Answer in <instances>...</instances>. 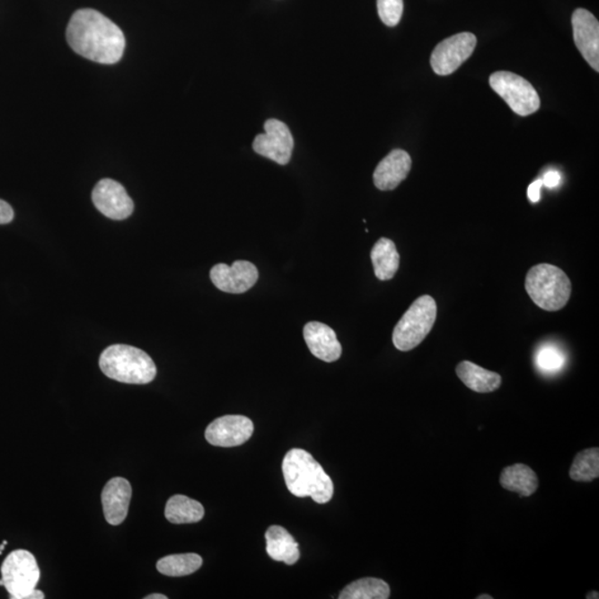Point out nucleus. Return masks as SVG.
Returning a JSON list of instances; mask_svg holds the SVG:
<instances>
[{"label":"nucleus","mask_w":599,"mask_h":599,"mask_svg":"<svg viewBox=\"0 0 599 599\" xmlns=\"http://www.w3.org/2000/svg\"><path fill=\"white\" fill-rule=\"evenodd\" d=\"M145 599H168V597L163 595V594H151V595L145 596Z\"/></svg>","instance_id":"c756f323"},{"label":"nucleus","mask_w":599,"mask_h":599,"mask_svg":"<svg viewBox=\"0 0 599 599\" xmlns=\"http://www.w3.org/2000/svg\"><path fill=\"white\" fill-rule=\"evenodd\" d=\"M210 279L220 291L240 295L256 285L259 272L257 267L249 261H235L231 267L219 263L211 269Z\"/></svg>","instance_id":"f8f14e48"},{"label":"nucleus","mask_w":599,"mask_h":599,"mask_svg":"<svg viewBox=\"0 0 599 599\" xmlns=\"http://www.w3.org/2000/svg\"><path fill=\"white\" fill-rule=\"evenodd\" d=\"M132 495L131 485L124 478H113L101 493V502L106 521L111 525H120L128 515Z\"/></svg>","instance_id":"2eb2a0df"},{"label":"nucleus","mask_w":599,"mask_h":599,"mask_svg":"<svg viewBox=\"0 0 599 599\" xmlns=\"http://www.w3.org/2000/svg\"><path fill=\"white\" fill-rule=\"evenodd\" d=\"M525 289L537 306L555 313L568 304L572 295V283L562 269L541 263L528 271Z\"/></svg>","instance_id":"20e7f679"},{"label":"nucleus","mask_w":599,"mask_h":599,"mask_svg":"<svg viewBox=\"0 0 599 599\" xmlns=\"http://www.w3.org/2000/svg\"><path fill=\"white\" fill-rule=\"evenodd\" d=\"M412 159L407 151L395 149L377 164L374 181L382 191L394 190L411 172Z\"/></svg>","instance_id":"4468645a"},{"label":"nucleus","mask_w":599,"mask_h":599,"mask_svg":"<svg viewBox=\"0 0 599 599\" xmlns=\"http://www.w3.org/2000/svg\"><path fill=\"white\" fill-rule=\"evenodd\" d=\"M2 577L11 598L23 599L36 588L40 579V569L31 551L17 550L4 560Z\"/></svg>","instance_id":"423d86ee"},{"label":"nucleus","mask_w":599,"mask_h":599,"mask_svg":"<svg viewBox=\"0 0 599 599\" xmlns=\"http://www.w3.org/2000/svg\"><path fill=\"white\" fill-rule=\"evenodd\" d=\"M202 563L201 556L195 553L169 555L158 560L157 569L166 577H181L197 572Z\"/></svg>","instance_id":"5701e85b"},{"label":"nucleus","mask_w":599,"mask_h":599,"mask_svg":"<svg viewBox=\"0 0 599 599\" xmlns=\"http://www.w3.org/2000/svg\"><path fill=\"white\" fill-rule=\"evenodd\" d=\"M566 362L564 353L558 347L544 346L537 353L536 363L545 374H554L562 370Z\"/></svg>","instance_id":"393cba45"},{"label":"nucleus","mask_w":599,"mask_h":599,"mask_svg":"<svg viewBox=\"0 0 599 599\" xmlns=\"http://www.w3.org/2000/svg\"><path fill=\"white\" fill-rule=\"evenodd\" d=\"M542 181H543V186L547 188L558 187L560 182V174L558 172H547Z\"/></svg>","instance_id":"c85d7f7f"},{"label":"nucleus","mask_w":599,"mask_h":599,"mask_svg":"<svg viewBox=\"0 0 599 599\" xmlns=\"http://www.w3.org/2000/svg\"><path fill=\"white\" fill-rule=\"evenodd\" d=\"M66 37L75 53L94 63L113 65L124 55V32L110 18L93 9L75 12Z\"/></svg>","instance_id":"f257e3e1"},{"label":"nucleus","mask_w":599,"mask_h":599,"mask_svg":"<svg viewBox=\"0 0 599 599\" xmlns=\"http://www.w3.org/2000/svg\"><path fill=\"white\" fill-rule=\"evenodd\" d=\"M543 187V181L542 179L531 183V186L528 187L527 196L530 198V200L533 204H536L541 200V189Z\"/></svg>","instance_id":"cd10ccee"},{"label":"nucleus","mask_w":599,"mask_h":599,"mask_svg":"<svg viewBox=\"0 0 599 599\" xmlns=\"http://www.w3.org/2000/svg\"><path fill=\"white\" fill-rule=\"evenodd\" d=\"M164 515L172 524H191L204 518L205 508L196 499L185 495H173L168 499Z\"/></svg>","instance_id":"412c9836"},{"label":"nucleus","mask_w":599,"mask_h":599,"mask_svg":"<svg viewBox=\"0 0 599 599\" xmlns=\"http://www.w3.org/2000/svg\"><path fill=\"white\" fill-rule=\"evenodd\" d=\"M489 84L517 115L530 116L540 110L539 93L521 75L509 72L494 73L490 75Z\"/></svg>","instance_id":"0eeeda50"},{"label":"nucleus","mask_w":599,"mask_h":599,"mask_svg":"<svg viewBox=\"0 0 599 599\" xmlns=\"http://www.w3.org/2000/svg\"><path fill=\"white\" fill-rule=\"evenodd\" d=\"M267 553L277 562L295 565L300 559L299 544L285 527L273 525L266 533Z\"/></svg>","instance_id":"f3484780"},{"label":"nucleus","mask_w":599,"mask_h":599,"mask_svg":"<svg viewBox=\"0 0 599 599\" xmlns=\"http://www.w3.org/2000/svg\"><path fill=\"white\" fill-rule=\"evenodd\" d=\"M478 599H493V597L487 595V594H484V595L478 596Z\"/></svg>","instance_id":"473e14b6"},{"label":"nucleus","mask_w":599,"mask_h":599,"mask_svg":"<svg viewBox=\"0 0 599 599\" xmlns=\"http://www.w3.org/2000/svg\"><path fill=\"white\" fill-rule=\"evenodd\" d=\"M253 430V422L249 418L225 415L209 424L206 430V440L214 446H239L252 436Z\"/></svg>","instance_id":"9b49d317"},{"label":"nucleus","mask_w":599,"mask_h":599,"mask_svg":"<svg viewBox=\"0 0 599 599\" xmlns=\"http://www.w3.org/2000/svg\"><path fill=\"white\" fill-rule=\"evenodd\" d=\"M304 337L311 353L320 360L336 362L342 355L341 343L336 332L327 324L315 321L305 324Z\"/></svg>","instance_id":"dca6fc26"},{"label":"nucleus","mask_w":599,"mask_h":599,"mask_svg":"<svg viewBox=\"0 0 599 599\" xmlns=\"http://www.w3.org/2000/svg\"><path fill=\"white\" fill-rule=\"evenodd\" d=\"M456 374L470 390L478 393L494 392L502 384L501 375L470 361L461 362L456 367Z\"/></svg>","instance_id":"a211bd4d"},{"label":"nucleus","mask_w":599,"mask_h":599,"mask_svg":"<svg viewBox=\"0 0 599 599\" xmlns=\"http://www.w3.org/2000/svg\"><path fill=\"white\" fill-rule=\"evenodd\" d=\"M499 482L503 489L518 493L522 498L531 497L539 489V478L525 464H514L504 469Z\"/></svg>","instance_id":"6ab92c4d"},{"label":"nucleus","mask_w":599,"mask_h":599,"mask_svg":"<svg viewBox=\"0 0 599 599\" xmlns=\"http://www.w3.org/2000/svg\"><path fill=\"white\" fill-rule=\"evenodd\" d=\"M94 207L107 218L125 220L134 211V201L127 193L124 186L111 179H102L92 191Z\"/></svg>","instance_id":"9d476101"},{"label":"nucleus","mask_w":599,"mask_h":599,"mask_svg":"<svg viewBox=\"0 0 599 599\" xmlns=\"http://www.w3.org/2000/svg\"><path fill=\"white\" fill-rule=\"evenodd\" d=\"M7 544H8V542H7V541H4L3 543H2V545H0V555L3 554V551L4 550V547L7 546Z\"/></svg>","instance_id":"2f4dec72"},{"label":"nucleus","mask_w":599,"mask_h":599,"mask_svg":"<svg viewBox=\"0 0 599 599\" xmlns=\"http://www.w3.org/2000/svg\"><path fill=\"white\" fill-rule=\"evenodd\" d=\"M0 586H4L3 579H0Z\"/></svg>","instance_id":"72a5a7b5"},{"label":"nucleus","mask_w":599,"mask_h":599,"mask_svg":"<svg viewBox=\"0 0 599 599\" xmlns=\"http://www.w3.org/2000/svg\"><path fill=\"white\" fill-rule=\"evenodd\" d=\"M575 45L589 66L599 72V23L586 9H577L572 17Z\"/></svg>","instance_id":"ddd939ff"},{"label":"nucleus","mask_w":599,"mask_h":599,"mask_svg":"<svg viewBox=\"0 0 599 599\" xmlns=\"http://www.w3.org/2000/svg\"><path fill=\"white\" fill-rule=\"evenodd\" d=\"M264 134L258 135L253 141V150L257 154L286 166L289 163L294 151L295 141L285 122L269 119L264 124Z\"/></svg>","instance_id":"1a4fd4ad"},{"label":"nucleus","mask_w":599,"mask_h":599,"mask_svg":"<svg viewBox=\"0 0 599 599\" xmlns=\"http://www.w3.org/2000/svg\"><path fill=\"white\" fill-rule=\"evenodd\" d=\"M371 260L377 279L381 281L392 279L400 268V254L392 240L381 238L372 249Z\"/></svg>","instance_id":"aec40b11"},{"label":"nucleus","mask_w":599,"mask_h":599,"mask_svg":"<svg viewBox=\"0 0 599 599\" xmlns=\"http://www.w3.org/2000/svg\"><path fill=\"white\" fill-rule=\"evenodd\" d=\"M437 305L430 295H422L395 325L393 344L398 350L408 352L421 344L436 324Z\"/></svg>","instance_id":"39448f33"},{"label":"nucleus","mask_w":599,"mask_h":599,"mask_svg":"<svg viewBox=\"0 0 599 599\" xmlns=\"http://www.w3.org/2000/svg\"><path fill=\"white\" fill-rule=\"evenodd\" d=\"M13 210L11 205L6 201L0 200V225H7L12 223L13 219Z\"/></svg>","instance_id":"bb28decb"},{"label":"nucleus","mask_w":599,"mask_h":599,"mask_svg":"<svg viewBox=\"0 0 599 599\" xmlns=\"http://www.w3.org/2000/svg\"><path fill=\"white\" fill-rule=\"evenodd\" d=\"M99 366L103 374L121 383L148 384L157 375V367L147 353L125 344L107 348Z\"/></svg>","instance_id":"7ed1b4c3"},{"label":"nucleus","mask_w":599,"mask_h":599,"mask_svg":"<svg viewBox=\"0 0 599 599\" xmlns=\"http://www.w3.org/2000/svg\"><path fill=\"white\" fill-rule=\"evenodd\" d=\"M377 11L386 26L394 27L402 18L403 0H377Z\"/></svg>","instance_id":"a878e982"},{"label":"nucleus","mask_w":599,"mask_h":599,"mask_svg":"<svg viewBox=\"0 0 599 599\" xmlns=\"http://www.w3.org/2000/svg\"><path fill=\"white\" fill-rule=\"evenodd\" d=\"M282 471L286 488L295 497L311 498L318 504L331 501L332 480L310 453L301 449L287 452L282 462Z\"/></svg>","instance_id":"f03ea898"},{"label":"nucleus","mask_w":599,"mask_h":599,"mask_svg":"<svg viewBox=\"0 0 599 599\" xmlns=\"http://www.w3.org/2000/svg\"><path fill=\"white\" fill-rule=\"evenodd\" d=\"M570 479L575 482H592L599 478L598 447L584 450L575 456L569 470Z\"/></svg>","instance_id":"b1692460"},{"label":"nucleus","mask_w":599,"mask_h":599,"mask_svg":"<svg viewBox=\"0 0 599 599\" xmlns=\"http://www.w3.org/2000/svg\"><path fill=\"white\" fill-rule=\"evenodd\" d=\"M391 589L389 584L379 578L367 577L348 584L339 593V599H388Z\"/></svg>","instance_id":"4be33fe9"},{"label":"nucleus","mask_w":599,"mask_h":599,"mask_svg":"<svg viewBox=\"0 0 599 599\" xmlns=\"http://www.w3.org/2000/svg\"><path fill=\"white\" fill-rule=\"evenodd\" d=\"M587 599H592V598H599V594L597 592H592L589 593L588 595L586 596Z\"/></svg>","instance_id":"7c9ffc66"},{"label":"nucleus","mask_w":599,"mask_h":599,"mask_svg":"<svg viewBox=\"0 0 599 599\" xmlns=\"http://www.w3.org/2000/svg\"><path fill=\"white\" fill-rule=\"evenodd\" d=\"M476 42L475 35L471 32H461L440 42L431 56L434 73L440 75L454 73L473 54Z\"/></svg>","instance_id":"6e6552de"}]
</instances>
